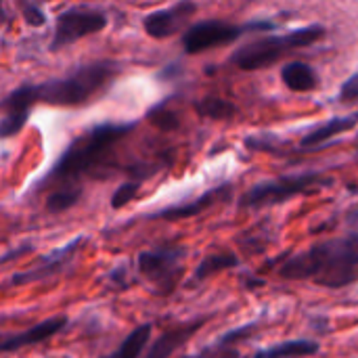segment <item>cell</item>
<instances>
[{
  "instance_id": "obj_1",
  "label": "cell",
  "mask_w": 358,
  "mask_h": 358,
  "mask_svg": "<svg viewBox=\"0 0 358 358\" xmlns=\"http://www.w3.org/2000/svg\"><path fill=\"white\" fill-rule=\"evenodd\" d=\"M277 275L285 281H308L325 289H344L358 281V231L319 241L289 254Z\"/></svg>"
},
{
  "instance_id": "obj_2",
  "label": "cell",
  "mask_w": 358,
  "mask_h": 358,
  "mask_svg": "<svg viewBox=\"0 0 358 358\" xmlns=\"http://www.w3.org/2000/svg\"><path fill=\"white\" fill-rule=\"evenodd\" d=\"M136 128V122H103L80 136H76L59 155V159L52 164V168L46 172V176L38 182V191L44 187L61 189V187H82L80 180L84 176L99 178V166L107 157L109 149L115 147L120 141H124L132 130Z\"/></svg>"
},
{
  "instance_id": "obj_3",
  "label": "cell",
  "mask_w": 358,
  "mask_h": 358,
  "mask_svg": "<svg viewBox=\"0 0 358 358\" xmlns=\"http://www.w3.org/2000/svg\"><path fill=\"white\" fill-rule=\"evenodd\" d=\"M117 73L120 65L109 59L84 63L61 78L34 84V99L50 107H84L103 94Z\"/></svg>"
},
{
  "instance_id": "obj_4",
  "label": "cell",
  "mask_w": 358,
  "mask_h": 358,
  "mask_svg": "<svg viewBox=\"0 0 358 358\" xmlns=\"http://www.w3.org/2000/svg\"><path fill=\"white\" fill-rule=\"evenodd\" d=\"M325 34H327L325 25L313 23V25L296 27V29H292L287 34L262 36V38H256V40L239 46L229 57V63L233 67L241 69V71H260V69H266V67L275 65L285 55H289V52H294L298 48L313 46L315 42L323 40Z\"/></svg>"
},
{
  "instance_id": "obj_5",
  "label": "cell",
  "mask_w": 358,
  "mask_h": 358,
  "mask_svg": "<svg viewBox=\"0 0 358 358\" xmlns=\"http://www.w3.org/2000/svg\"><path fill=\"white\" fill-rule=\"evenodd\" d=\"M334 185V178L321 172H298L285 174L268 180H260L241 193L237 199L239 210H262L287 203L294 197L317 193L319 189H327Z\"/></svg>"
},
{
  "instance_id": "obj_6",
  "label": "cell",
  "mask_w": 358,
  "mask_h": 358,
  "mask_svg": "<svg viewBox=\"0 0 358 358\" xmlns=\"http://www.w3.org/2000/svg\"><path fill=\"white\" fill-rule=\"evenodd\" d=\"M275 27H277V23L268 21V19H258V21H250L243 25L222 21V19H203V21L191 23V27L182 34L180 44L187 55H199V52H206L216 46L233 44L243 34H250V31L266 34V31H273Z\"/></svg>"
},
{
  "instance_id": "obj_7",
  "label": "cell",
  "mask_w": 358,
  "mask_h": 358,
  "mask_svg": "<svg viewBox=\"0 0 358 358\" xmlns=\"http://www.w3.org/2000/svg\"><path fill=\"white\" fill-rule=\"evenodd\" d=\"M187 262V248L178 243H162L151 250H143L136 256V271L147 279L157 294H172L178 285Z\"/></svg>"
},
{
  "instance_id": "obj_8",
  "label": "cell",
  "mask_w": 358,
  "mask_h": 358,
  "mask_svg": "<svg viewBox=\"0 0 358 358\" xmlns=\"http://www.w3.org/2000/svg\"><path fill=\"white\" fill-rule=\"evenodd\" d=\"M109 17L105 10L94 8V6H69L61 10L55 17V27H52V38L48 48L52 52H59L65 46H71L80 42L82 38H88L92 34H99L107 29Z\"/></svg>"
},
{
  "instance_id": "obj_9",
  "label": "cell",
  "mask_w": 358,
  "mask_h": 358,
  "mask_svg": "<svg viewBox=\"0 0 358 358\" xmlns=\"http://www.w3.org/2000/svg\"><path fill=\"white\" fill-rule=\"evenodd\" d=\"M84 241H86L84 235H78L71 241L63 243L61 248L48 252L46 256H40L38 262L31 268L10 275L6 285H10V287H25V285H34V283H44V281H50V279H57L61 273H65L73 264V260L80 254V248H82Z\"/></svg>"
},
{
  "instance_id": "obj_10",
  "label": "cell",
  "mask_w": 358,
  "mask_h": 358,
  "mask_svg": "<svg viewBox=\"0 0 358 358\" xmlns=\"http://www.w3.org/2000/svg\"><path fill=\"white\" fill-rule=\"evenodd\" d=\"M197 13V4L191 0H180L172 6L151 10L143 17V29L153 40H166L176 34H185L191 25V17Z\"/></svg>"
},
{
  "instance_id": "obj_11",
  "label": "cell",
  "mask_w": 358,
  "mask_h": 358,
  "mask_svg": "<svg viewBox=\"0 0 358 358\" xmlns=\"http://www.w3.org/2000/svg\"><path fill=\"white\" fill-rule=\"evenodd\" d=\"M233 197V185L231 182H222L216 185L208 191H203L199 197L187 201V203H178V206H170V208H162L153 214H147L149 220H185V218H195L208 210H212L214 206L222 203V201H231Z\"/></svg>"
},
{
  "instance_id": "obj_12",
  "label": "cell",
  "mask_w": 358,
  "mask_h": 358,
  "mask_svg": "<svg viewBox=\"0 0 358 358\" xmlns=\"http://www.w3.org/2000/svg\"><path fill=\"white\" fill-rule=\"evenodd\" d=\"M36 105L34 99V84H21L13 88L2 99V122H0V136L10 138L23 130L29 120L31 107Z\"/></svg>"
},
{
  "instance_id": "obj_13",
  "label": "cell",
  "mask_w": 358,
  "mask_h": 358,
  "mask_svg": "<svg viewBox=\"0 0 358 358\" xmlns=\"http://www.w3.org/2000/svg\"><path fill=\"white\" fill-rule=\"evenodd\" d=\"M69 319L59 315V317H50V319H44L19 334H13V336H6L0 344V350L4 355H10V352H19L23 348H29V346H38L50 338H55L57 334H61L65 327H67Z\"/></svg>"
},
{
  "instance_id": "obj_14",
  "label": "cell",
  "mask_w": 358,
  "mask_h": 358,
  "mask_svg": "<svg viewBox=\"0 0 358 358\" xmlns=\"http://www.w3.org/2000/svg\"><path fill=\"white\" fill-rule=\"evenodd\" d=\"M208 323L206 317H199L191 323H185V325H178V327H172L168 331H164L162 336H157L151 346L147 348L145 357L143 358H172L174 352H178L185 344H189L193 340V336Z\"/></svg>"
},
{
  "instance_id": "obj_15",
  "label": "cell",
  "mask_w": 358,
  "mask_h": 358,
  "mask_svg": "<svg viewBox=\"0 0 358 358\" xmlns=\"http://www.w3.org/2000/svg\"><path fill=\"white\" fill-rule=\"evenodd\" d=\"M358 126V111L348 113V115H334L329 120H325L323 124L315 126L313 130H308L302 141H300V149L304 151H319L327 145H331L336 141V136L352 130Z\"/></svg>"
},
{
  "instance_id": "obj_16",
  "label": "cell",
  "mask_w": 358,
  "mask_h": 358,
  "mask_svg": "<svg viewBox=\"0 0 358 358\" xmlns=\"http://www.w3.org/2000/svg\"><path fill=\"white\" fill-rule=\"evenodd\" d=\"M281 82L292 92H313L319 88V76L315 67L304 61H289L281 67Z\"/></svg>"
},
{
  "instance_id": "obj_17",
  "label": "cell",
  "mask_w": 358,
  "mask_h": 358,
  "mask_svg": "<svg viewBox=\"0 0 358 358\" xmlns=\"http://www.w3.org/2000/svg\"><path fill=\"white\" fill-rule=\"evenodd\" d=\"M321 344L315 340L298 338V340H287L268 348H260L252 358H306L319 355Z\"/></svg>"
},
{
  "instance_id": "obj_18",
  "label": "cell",
  "mask_w": 358,
  "mask_h": 358,
  "mask_svg": "<svg viewBox=\"0 0 358 358\" xmlns=\"http://www.w3.org/2000/svg\"><path fill=\"white\" fill-rule=\"evenodd\" d=\"M241 264L239 256L233 254V252H214V254H208L199 264L197 268L193 271V277H191V283H201V281H208L210 277L218 275V273H224V271H231V268H237Z\"/></svg>"
},
{
  "instance_id": "obj_19",
  "label": "cell",
  "mask_w": 358,
  "mask_h": 358,
  "mask_svg": "<svg viewBox=\"0 0 358 358\" xmlns=\"http://www.w3.org/2000/svg\"><path fill=\"white\" fill-rule=\"evenodd\" d=\"M151 331H153L151 323H143V325L134 327L111 355L101 358H141L143 352L147 350L149 340H151Z\"/></svg>"
},
{
  "instance_id": "obj_20",
  "label": "cell",
  "mask_w": 358,
  "mask_h": 358,
  "mask_svg": "<svg viewBox=\"0 0 358 358\" xmlns=\"http://www.w3.org/2000/svg\"><path fill=\"white\" fill-rule=\"evenodd\" d=\"M193 109L199 117H208V120H216V122H227L237 113V105L222 96H203V99L195 101Z\"/></svg>"
},
{
  "instance_id": "obj_21",
  "label": "cell",
  "mask_w": 358,
  "mask_h": 358,
  "mask_svg": "<svg viewBox=\"0 0 358 358\" xmlns=\"http://www.w3.org/2000/svg\"><path fill=\"white\" fill-rule=\"evenodd\" d=\"M84 195L82 187H61V189H52L46 197V212L50 214H63L71 208H76L80 203Z\"/></svg>"
},
{
  "instance_id": "obj_22",
  "label": "cell",
  "mask_w": 358,
  "mask_h": 358,
  "mask_svg": "<svg viewBox=\"0 0 358 358\" xmlns=\"http://www.w3.org/2000/svg\"><path fill=\"white\" fill-rule=\"evenodd\" d=\"M168 101H170V99L159 101V103L153 105V107L147 111V115H145V117H147L157 130H162V132H172V130H176V128L180 126V120H178V115L170 109Z\"/></svg>"
},
{
  "instance_id": "obj_23",
  "label": "cell",
  "mask_w": 358,
  "mask_h": 358,
  "mask_svg": "<svg viewBox=\"0 0 358 358\" xmlns=\"http://www.w3.org/2000/svg\"><path fill=\"white\" fill-rule=\"evenodd\" d=\"M182 358H241V352L237 346L233 344H227L224 340H216L214 344L210 346H203L201 350L197 352H191V355H185Z\"/></svg>"
},
{
  "instance_id": "obj_24",
  "label": "cell",
  "mask_w": 358,
  "mask_h": 358,
  "mask_svg": "<svg viewBox=\"0 0 358 358\" xmlns=\"http://www.w3.org/2000/svg\"><path fill=\"white\" fill-rule=\"evenodd\" d=\"M143 180H138V178H132V180H126V182H122L115 191H113V195H111V201H109V206H111V210H122V208H126L130 201H134V197L138 195V191H141V185Z\"/></svg>"
},
{
  "instance_id": "obj_25",
  "label": "cell",
  "mask_w": 358,
  "mask_h": 358,
  "mask_svg": "<svg viewBox=\"0 0 358 358\" xmlns=\"http://www.w3.org/2000/svg\"><path fill=\"white\" fill-rule=\"evenodd\" d=\"M19 10H21L23 21L29 27H44L46 21H48L44 8L40 4H36V2H19Z\"/></svg>"
},
{
  "instance_id": "obj_26",
  "label": "cell",
  "mask_w": 358,
  "mask_h": 358,
  "mask_svg": "<svg viewBox=\"0 0 358 358\" xmlns=\"http://www.w3.org/2000/svg\"><path fill=\"white\" fill-rule=\"evenodd\" d=\"M338 101L344 105H357L358 103V71L352 73L350 78L344 80V84L340 86L338 92Z\"/></svg>"
},
{
  "instance_id": "obj_27",
  "label": "cell",
  "mask_w": 358,
  "mask_h": 358,
  "mask_svg": "<svg viewBox=\"0 0 358 358\" xmlns=\"http://www.w3.org/2000/svg\"><path fill=\"white\" fill-rule=\"evenodd\" d=\"M124 275H126V268H124V266H115V268H111V271H109L107 279H109V281H111L115 287L120 285V287L124 289V287H128V285H126V279H124Z\"/></svg>"
},
{
  "instance_id": "obj_28",
  "label": "cell",
  "mask_w": 358,
  "mask_h": 358,
  "mask_svg": "<svg viewBox=\"0 0 358 358\" xmlns=\"http://www.w3.org/2000/svg\"><path fill=\"white\" fill-rule=\"evenodd\" d=\"M180 73V67H178V63H172V65H166L164 69H159L155 76L159 78V80H172L174 76H178Z\"/></svg>"
},
{
  "instance_id": "obj_29",
  "label": "cell",
  "mask_w": 358,
  "mask_h": 358,
  "mask_svg": "<svg viewBox=\"0 0 358 358\" xmlns=\"http://www.w3.org/2000/svg\"><path fill=\"white\" fill-rule=\"evenodd\" d=\"M34 250V245H21V248H17V250H8L4 256H2V264H6V262H10L13 258H17V256H21V254H25V252H31Z\"/></svg>"
},
{
  "instance_id": "obj_30",
  "label": "cell",
  "mask_w": 358,
  "mask_h": 358,
  "mask_svg": "<svg viewBox=\"0 0 358 358\" xmlns=\"http://www.w3.org/2000/svg\"><path fill=\"white\" fill-rule=\"evenodd\" d=\"M357 153H358V141H357Z\"/></svg>"
}]
</instances>
